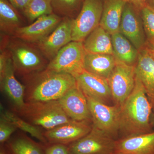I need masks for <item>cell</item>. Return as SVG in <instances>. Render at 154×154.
I'll return each instance as SVG.
<instances>
[{
  "label": "cell",
  "mask_w": 154,
  "mask_h": 154,
  "mask_svg": "<svg viewBox=\"0 0 154 154\" xmlns=\"http://www.w3.org/2000/svg\"><path fill=\"white\" fill-rule=\"evenodd\" d=\"M152 112V104L145 88L136 75L134 88L120 106V138L153 131L150 121Z\"/></svg>",
  "instance_id": "1"
},
{
  "label": "cell",
  "mask_w": 154,
  "mask_h": 154,
  "mask_svg": "<svg viewBox=\"0 0 154 154\" xmlns=\"http://www.w3.org/2000/svg\"><path fill=\"white\" fill-rule=\"evenodd\" d=\"M25 99L26 102H47L60 99L77 87L75 78L63 73L44 70L28 77Z\"/></svg>",
  "instance_id": "2"
},
{
  "label": "cell",
  "mask_w": 154,
  "mask_h": 154,
  "mask_svg": "<svg viewBox=\"0 0 154 154\" xmlns=\"http://www.w3.org/2000/svg\"><path fill=\"white\" fill-rule=\"evenodd\" d=\"M12 37L1 48L8 51L15 72L27 78L46 68L49 61L35 45Z\"/></svg>",
  "instance_id": "3"
},
{
  "label": "cell",
  "mask_w": 154,
  "mask_h": 154,
  "mask_svg": "<svg viewBox=\"0 0 154 154\" xmlns=\"http://www.w3.org/2000/svg\"><path fill=\"white\" fill-rule=\"evenodd\" d=\"M24 120L45 129H52L72 120L56 101L28 102L17 111Z\"/></svg>",
  "instance_id": "4"
},
{
  "label": "cell",
  "mask_w": 154,
  "mask_h": 154,
  "mask_svg": "<svg viewBox=\"0 0 154 154\" xmlns=\"http://www.w3.org/2000/svg\"><path fill=\"white\" fill-rule=\"evenodd\" d=\"M82 42L72 41L64 46L49 62L46 69L68 74L75 78L85 71L86 54Z\"/></svg>",
  "instance_id": "5"
},
{
  "label": "cell",
  "mask_w": 154,
  "mask_h": 154,
  "mask_svg": "<svg viewBox=\"0 0 154 154\" xmlns=\"http://www.w3.org/2000/svg\"><path fill=\"white\" fill-rule=\"evenodd\" d=\"M93 126L117 140L119 133L120 106H110L87 97Z\"/></svg>",
  "instance_id": "6"
},
{
  "label": "cell",
  "mask_w": 154,
  "mask_h": 154,
  "mask_svg": "<svg viewBox=\"0 0 154 154\" xmlns=\"http://www.w3.org/2000/svg\"><path fill=\"white\" fill-rule=\"evenodd\" d=\"M103 5L101 0H85L79 14L73 19L72 41L83 42L100 25Z\"/></svg>",
  "instance_id": "7"
},
{
  "label": "cell",
  "mask_w": 154,
  "mask_h": 154,
  "mask_svg": "<svg viewBox=\"0 0 154 154\" xmlns=\"http://www.w3.org/2000/svg\"><path fill=\"white\" fill-rule=\"evenodd\" d=\"M135 79V66L116 60L107 79L114 105L121 106L123 104L134 88Z\"/></svg>",
  "instance_id": "8"
},
{
  "label": "cell",
  "mask_w": 154,
  "mask_h": 154,
  "mask_svg": "<svg viewBox=\"0 0 154 154\" xmlns=\"http://www.w3.org/2000/svg\"><path fill=\"white\" fill-rule=\"evenodd\" d=\"M116 140L93 126L88 134L68 145L72 154H113Z\"/></svg>",
  "instance_id": "9"
},
{
  "label": "cell",
  "mask_w": 154,
  "mask_h": 154,
  "mask_svg": "<svg viewBox=\"0 0 154 154\" xmlns=\"http://www.w3.org/2000/svg\"><path fill=\"white\" fill-rule=\"evenodd\" d=\"M73 19L63 17L57 28L44 39L35 44L45 57L50 61L64 46L72 40Z\"/></svg>",
  "instance_id": "10"
},
{
  "label": "cell",
  "mask_w": 154,
  "mask_h": 154,
  "mask_svg": "<svg viewBox=\"0 0 154 154\" xmlns=\"http://www.w3.org/2000/svg\"><path fill=\"white\" fill-rule=\"evenodd\" d=\"M62 19L54 13L42 16L30 25L18 28L12 36L25 42L36 44L50 34Z\"/></svg>",
  "instance_id": "11"
},
{
  "label": "cell",
  "mask_w": 154,
  "mask_h": 154,
  "mask_svg": "<svg viewBox=\"0 0 154 154\" xmlns=\"http://www.w3.org/2000/svg\"><path fill=\"white\" fill-rule=\"evenodd\" d=\"M92 121H78L72 119L44 133L48 143L68 145L88 134L92 130Z\"/></svg>",
  "instance_id": "12"
},
{
  "label": "cell",
  "mask_w": 154,
  "mask_h": 154,
  "mask_svg": "<svg viewBox=\"0 0 154 154\" xmlns=\"http://www.w3.org/2000/svg\"><path fill=\"white\" fill-rule=\"evenodd\" d=\"M136 10L132 5L126 3L122 13L119 32L139 51L146 46L147 38L142 19L140 18Z\"/></svg>",
  "instance_id": "13"
},
{
  "label": "cell",
  "mask_w": 154,
  "mask_h": 154,
  "mask_svg": "<svg viewBox=\"0 0 154 154\" xmlns=\"http://www.w3.org/2000/svg\"><path fill=\"white\" fill-rule=\"evenodd\" d=\"M75 79L77 86L86 97L107 105L111 100L113 101L107 79L85 70Z\"/></svg>",
  "instance_id": "14"
},
{
  "label": "cell",
  "mask_w": 154,
  "mask_h": 154,
  "mask_svg": "<svg viewBox=\"0 0 154 154\" xmlns=\"http://www.w3.org/2000/svg\"><path fill=\"white\" fill-rule=\"evenodd\" d=\"M58 101L69 118L76 121H92L87 97L77 86Z\"/></svg>",
  "instance_id": "15"
},
{
  "label": "cell",
  "mask_w": 154,
  "mask_h": 154,
  "mask_svg": "<svg viewBox=\"0 0 154 154\" xmlns=\"http://www.w3.org/2000/svg\"><path fill=\"white\" fill-rule=\"evenodd\" d=\"M15 70L11 57L9 58L5 70L0 74L1 87L2 91L8 97L17 111L25 106L26 88L17 79Z\"/></svg>",
  "instance_id": "16"
},
{
  "label": "cell",
  "mask_w": 154,
  "mask_h": 154,
  "mask_svg": "<svg viewBox=\"0 0 154 154\" xmlns=\"http://www.w3.org/2000/svg\"><path fill=\"white\" fill-rule=\"evenodd\" d=\"M113 154H154V131L119 138L116 142Z\"/></svg>",
  "instance_id": "17"
},
{
  "label": "cell",
  "mask_w": 154,
  "mask_h": 154,
  "mask_svg": "<svg viewBox=\"0 0 154 154\" xmlns=\"http://www.w3.org/2000/svg\"><path fill=\"white\" fill-rule=\"evenodd\" d=\"M136 75L140 80L151 104L154 101V57L146 45L139 50Z\"/></svg>",
  "instance_id": "18"
},
{
  "label": "cell",
  "mask_w": 154,
  "mask_h": 154,
  "mask_svg": "<svg viewBox=\"0 0 154 154\" xmlns=\"http://www.w3.org/2000/svg\"><path fill=\"white\" fill-rule=\"evenodd\" d=\"M125 0H105L100 25L110 35L119 32Z\"/></svg>",
  "instance_id": "19"
},
{
  "label": "cell",
  "mask_w": 154,
  "mask_h": 154,
  "mask_svg": "<svg viewBox=\"0 0 154 154\" xmlns=\"http://www.w3.org/2000/svg\"><path fill=\"white\" fill-rule=\"evenodd\" d=\"M116 62V59L113 54L87 53L84 69L88 72L107 79Z\"/></svg>",
  "instance_id": "20"
},
{
  "label": "cell",
  "mask_w": 154,
  "mask_h": 154,
  "mask_svg": "<svg viewBox=\"0 0 154 154\" xmlns=\"http://www.w3.org/2000/svg\"><path fill=\"white\" fill-rule=\"evenodd\" d=\"M86 52L113 54L111 35L99 25L83 42Z\"/></svg>",
  "instance_id": "21"
},
{
  "label": "cell",
  "mask_w": 154,
  "mask_h": 154,
  "mask_svg": "<svg viewBox=\"0 0 154 154\" xmlns=\"http://www.w3.org/2000/svg\"><path fill=\"white\" fill-rule=\"evenodd\" d=\"M111 36L113 55L116 60L129 65H135L139 51L120 32H116Z\"/></svg>",
  "instance_id": "22"
},
{
  "label": "cell",
  "mask_w": 154,
  "mask_h": 154,
  "mask_svg": "<svg viewBox=\"0 0 154 154\" xmlns=\"http://www.w3.org/2000/svg\"><path fill=\"white\" fill-rule=\"evenodd\" d=\"M18 10L8 0H0V30L2 34L12 36L18 28L23 26Z\"/></svg>",
  "instance_id": "23"
},
{
  "label": "cell",
  "mask_w": 154,
  "mask_h": 154,
  "mask_svg": "<svg viewBox=\"0 0 154 154\" xmlns=\"http://www.w3.org/2000/svg\"><path fill=\"white\" fill-rule=\"evenodd\" d=\"M11 154H45V145L21 135L9 140L6 144Z\"/></svg>",
  "instance_id": "24"
},
{
  "label": "cell",
  "mask_w": 154,
  "mask_h": 154,
  "mask_svg": "<svg viewBox=\"0 0 154 154\" xmlns=\"http://www.w3.org/2000/svg\"><path fill=\"white\" fill-rule=\"evenodd\" d=\"M1 116L13 123L17 128L28 133L31 136L36 138L41 143L45 145L48 143L45 137L44 133L40 130L38 127L30 124L22 117H19L16 113L6 110L2 105L1 106Z\"/></svg>",
  "instance_id": "25"
},
{
  "label": "cell",
  "mask_w": 154,
  "mask_h": 154,
  "mask_svg": "<svg viewBox=\"0 0 154 154\" xmlns=\"http://www.w3.org/2000/svg\"><path fill=\"white\" fill-rule=\"evenodd\" d=\"M23 14L30 22L39 17L54 13L51 0H30Z\"/></svg>",
  "instance_id": "26"
},
{
  "label": "cell",
  "mask_w": 154,
  "mask_h": 154,
  "mask_svg": "<svg viewBox=\"0 0 154 154\" xmlns=\"http://www.w3.org/2000/svg\"><path fill=\"white\" fill-rule=\"evenodd\" d=\"M80 0H51L54 14L62 17L72 16Z\"/></svg>",
  "instance_id": "27"
},
{
  "label": "cell",
  "mask_w": 154,
  "mask_h": 154,
  "mask_svg": "<svg viewBox=\"0 0 154 154\" xmlns=\"http://www.w3.org/2000/svg\"><path fill=\"white\" fill-rule=\"evenodd\" d=\"M140 11L147 39L154 38V8L147 5Z\"/></svg>",
  "instance_id": "28"
},
{
  "label": "cell",
  "mask_w": 154,
  "mask_h": 154,
  "mask_svg": "<svg viewBox=\"0 0 154 154\" xmlns=\"http://www.w3.org/2000/svg\"><path fill=\"white\" fill-rule=\"evenodd\" d=\"M17 128L8 120L1 116L0 118V143L4 144L10 139L11 135Z\"/></svg>",
  "instance_id": "29"
},
{
  "label": "cell",
  "mask_w": 154,
  "mask_h": 154,
  "mask_svg": "<svg viewBox=\"0 0 154 154\" xmlns=\"http://www.w3.org/2000/svg\"><path fill=\"white\" fill-rule=\"evenodd\" d=\"M45 154H72L66 145L60 143H48L45 145Z\"/></svg>",
  "instance_id": "30"
},
{
  "label": "cell",
  "mask_w": 154,
  "mask_h": 154,
  "mask_svg": "<svg viewBox=\"0 0 154 154\" xmlns=\"http://www.w3.org/2000/svg\"><path fill=\"white\" fill-rule=\"evenodd\" d=\"M12 6L18 11L23 12L30 0H8Z\"/></svg>",
  "instance_id": "31"
},
{
  "label": "cell",
  "mask_w": 154,
  "mask_h": 154,
  "mask_svg": "<svg viewBox=\"0 0 154 154\" xmlns=\"http://www.w3.org/2000/svg\"><path fill=\"white\" fill-rule=\"evenodd\" d=\"M125 1L126 3L132 5L136 10L140 11L148 5L147 0H125Z\"/></svg>",
  "instance_id": "32"
},
{
  "label": "cell",
  "mask_w": 154,
  "mask_h": 154,
  "mask_svg": "<svg viewBox=\"0 0 154 154\" xmlns=\"http://www.w3.org/2000/svg\"><path fill=\"white\" fill-rule=\"evenodd\" d=\"M146 45L149 48L154 51V38L147 39Z\"/></svg>",
  "instance_id": "33"
},
{
  "label": "cell",
  "mask_w": 154,
  "mask_h": 154,
  "mask_svg": "<svg viewBox=\"0 0 154 154\" xmlns=\"http://www.w3.org/2000/svg\"><path fill=\"white\" fill-rule=\"evenodd\" d=\"M1 146V150H0V154H11V152L9 150L7 146H4L3 145Z\"/></svg>",
  "instance_id": "34"
},
{
  "label": "cell",
  "mask_w": 154,
  "mask_h": 154,
  "mask_svg": "<svg viewBox=\"0 0 154 154\" xmlns=\"http://www.w3.org/2000/svg\"><path fill=\"white\" fill-rule=\"evenodd\" d=\"M150 123L152 127L153 128H154V112H152V113L150 117Z\"/></svg>",
  "instance_id": "35"
},
{
  "label": "cell",
  "mask_w": 154,
  "mask_h": 154,
  "mask_svg": "<svg viewBox=\"0 0 154 154\" xmlns=\"http://www.w3.org/2000/svg\"><path fill=\"white\" fill-rule=\"evenodd\" d=\"M147 1L148 5L152 6L154 8V0H147Z\"/></svg>",
  "instance_id": "36"
},
{
  "label": "cell",
  "mask_w": 154,
  "mask_h": 154,
  "mask_svg": "<svg viewBox=\"0 0 154 154\" xmlns=\"http://www.w3.org/2000/svg\"><path fill=\"white\" fill-rule=\"evenodd\" d=\"M152 107L153 112H154V101L152 103Z\"/></svg>",
  "instance_id": "37"
},
{
  "label": "cell",
  "mask_w": 154,
  "mask_h": 154,
  "mask_svg": "<svg viewBox=\"0 0 154 154\" xmlns=\"http://www.w3.org/2000/svg\"><path fill=\"white\" fill-rule=\"evenodd\" d=\"M150 50L151 51L152 55H153V57H154V51H153L152 50H151L150 49Z\"/></svg>",
  "instance_id": "38"
}]
</instances>
